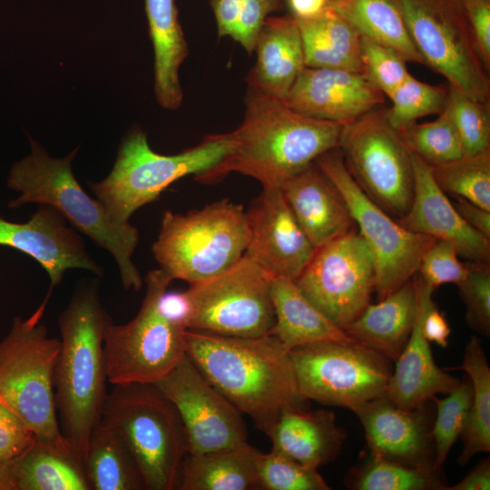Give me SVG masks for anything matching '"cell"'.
I'll list each match as a JSON object with an SVG mask.
<instances>
[{
  "label": "cell",
  "mask_w": 490,
  "mask_h": 490,
  "mask_svg": "<svg viewBox=\"0 0 490 490\" xmlns=\"http://www.w3.org/2000/svg\"><path fill=\"white\" fill-rule=\"evenodd\" d=\"M155 385L180 415L189 454L248 442L242 413L208 381L187 354Z\"/></svg>",
  "instance_id": "cell-16"
},
{
  "label": "cell",
  "mask_w": 490,
  "mask_h": 490,
  "mask_svg": "<svg viewBox=\"0 0 490 490\" xmlns=\"http://www.w3.org/2000/svg\"><path fill=\"white\" fill-rule=\"evenodd\" d=\"M455 368L466 374L472 387L468 417L461 436L463 447L457 458V463L463 466L475 455L490 451V368L476 336L470 338L463 361Z\"/></svg>",
  "instance_id": "cell-33"
},
{
  "label": "cell",
  "mask_w": 490,
  "mask_h": 490,
  "mask_svg": "<svg viewBox=\"0 0 490 490\" xmlns=\"http://www.w3.org/2000/svg\"><path fill=\"white\" fill-rule=\"evenodd\" d=\"M346 203L375 263V292L383 299L416 275L421 259L435 241L402 227L371 201L347 169L338 147L315 160Z\"/></svg>",
  "instance_id": "cell-13"
},
{
  "label": "cell",
  "mask_w": 490,
  "mask_h": 490,
  "mask_svg": "<svg viewBox=\"0 0 490 490\" xmlns=\"http://www.w3.org/2000/svg\"><path fill=\"white\" fill-rule=\"evenodd\" d=\"M34 431L15 414L0 404V460L13 463L36 443Z\"/></svg>",
  "instance_id": "cell-46"
},
{
  "label": "cell",
  "mask_w": 490,
  "mask_h": 490,
  "mask_svg": "<svg viewBox=\"0 0 490 490\" xmlns=\"http://www.w3.org/2000/svg\"><path fill=\"white\" fill-rule=\"evenodd\" d=\"M186 354L208 381L265 434L288 407H308L289 350L274 336L187 329Z\"/></svg>",
  "instance_id": "cell-1"
},
{
  "label": "cell",
  "mask_w": 490,
  "mask_h": 490,
  "mask_svg": "<svg viewBox=\"0 0 490 490\" xmlns=\"http://www.w3.org/2000/svg\"><path fill=\"white\" fill-rule=\"evenodd\" d=\"M424 64L474 100L489 103L490 79L462 0H396Z\"/></svg>",
  "instance_id": "cell-10"
},
{
  "label": "cell",
  "mask_w": 490,
  "mask_h": 490,
  "mask_svg": "<svg viewBox=\"0 0 490 490\" xmlns=\"http://www.w3.org/2000/svg\"><path fill=\"white\" fill-rule=\"evenodd\" d=\"M416 309L414 276L377 303H369L345 331L355 341L395 362L411 335Z\"/></svg>",
  "instance_id": "cell-26"
},
{
  "label": "cell",
  "mask_w": 490,
  "mask_h": 490,
  "mask_svg": "<svg viewBox=\"0 0 490 490\" xmlns=\"http://www.w3.org/2000/svg\"><path fill=\"white\" fill-rule=\"evenodd\" d=\"M109 320L96 279L78 285L58 320L61 338L54 372L55 407L61 431L83 466L108 394L103 343Z\"/></svg>",
  "instance_id": "cell-3"
},
{
  "label": "cell",
  "mask_w": 490,
  "mask_h": 490,
  "mask_svg": "<svg viewBox=\"0 0 490 490\" xmlns=\"http://www.w3.org/2000/svg\"><path fill=\"white\" fill-rule=\"evenodd\" d=\"M248 88L284 100L306 67L299 28L292 15H270L256 38Z\"/></svg>",
  "instance_id": "cell-24"
},
{
  "label": "cell",
  "mask_w": 490,
  "mask_h": 490,
  "mask_svg": "<svg viewBox=\"0 0 490 490\" xmlns=\"http://www.w3.org/2000/svg\"><path fill=\"white\" fill-rule=\"evenodd\" d=\"M362 72L389 97L410 75L407 62L394 50L361 36Z\"/></svg>",
  "instance_id": "cell-43"
},
{
  "label": "cell",
  "mask_w": 490,
  "mask_h": 490,
  "mask_svg": "<svg viewBox=\"0 0 490 490\" xmlns=\"http://www.w3.org/2000/svg\"><path fill=\"white\" fill-rule=\"evenodd\" d=\"M273 277L245 253L221 272L190 284L187 329L233 337L269 334L275 322Z\"/></svg>",
  "instance_id": "cell-12"
},
{
  "label": "cell",
  "mask_w": 490,
  "mask_h": 490,
  "mask_svg": "<svg viewBox=\"0 0 490 490\" xmlns=\"http://www.w3.org/2000/svg\"><path fill=\"white\" fill-rule=\"evenodd\" d=\"M328 6L360 34L397 53L407 63L423 64L396 0H330Z\"/></svg>",
  "instance_id": "cell-31"
},
{
  "label": "cell",
  "mask_w": 490,
  "mask_h": 490,
  "mask_svg": "<svg viewBox=\"0 0 490 490\" xmlns=\"http://www.w3.org/2000/svg\"><path fill=\"white\" fill-rule=\"evenodd\" d=\"M158 309L169 321L187 329L191 304L185 290H164L159 297Z\"/></svg>",
  "instance_id": "cell-48"
},
{
  "label": "cell",
  "mask_w": 490,
  "mask_h": 490,
  "mask_svg": "<svg viewBox=\"0 0 490 490\" xmlns=\"http://www.w3.org/2000/svg\"><path fill=\"white\" fill-rule=\"evenodd\" d=\"M266 435L272 449L317 469L337 458L347 438L334 412L296 407L284 409Z\"/></svg>",
  "instance_id": "cell-25"
},
{
  "label": "cell",
  "mask_w": 490,
  "mask_h": 490,
  "mask_svg": "<svg viewBox=\"0 0 490 490\" xmlns=\"http://www.w3.org/2000/svg\"><path fill=\"white\" fill-rule=\"evenodd\" d=\"M260 490H330L318 469L271 450L258 460Z\"/></svg>",
  "instance_id": "cell-41"
},
{
  "label": "cell",
  "mask_w": 490,
  "mask_h": 490,
  "mask_svg": "<svg viewBox=\"0 0 490 490\" xmlns=\"http://www.w3.org/2000/svg\"><path fill=\"white\" fill-rule=\"evenodd\" d=\"M295 19L301 35L306 67L362 72L361 36L336 11L327 5L315 16Z\"/></svg>",
  "instance_id": "cell-30"
},
{
  "label": "cell",
  "mask_w": 490,
  "mask_h": 490,
  "mask_svg": "<svg viewBox=\"0 0 490 490\" xmlns=\"http://www.w3.org/2000/svg\"><path fill=\"white\" fill-rule=\"evenodd\" d=\"M271 298L275 322L269 334L289 350L322 342L355 341L303 294L295 280L274 276Z\"/></svg>",
  "instance_id": "cell-27"
},
{
  "label": "cell",
  "mask_w": 490,
  "mask_h": 490,
  "mask_svg": "<svg viewBox=\"0 0 490 490\" xmlns=\"http://www.w3.org/2000/svg\"><path fill=\"white\" fill-rule=\"evenodd\" d=\"M414 193L409 210L396 220L409 231L450 242L466 261L490 263V239L469 226L438 187L432 166L412 153Z\"/></svg>",
  "instance_id": "cell-21"
},
{
  "label": "cell",
  "mask_w": 490,
  "mask_h": 490,
  "mask_svg": "<svg viewBox=\"0 0 490 490\" xmlns=\"http://www.w3.org/2000/svg\"><path fill=\"white\" fill-rule=\"evenodd\" d=\"M289 352L307 400L351 411L385 395L393 372L389 358L357 341L316 343Z\"/></svg>",
  "instance_id": "cell-14"
},
{
  "label": "cell",
  "mask_w": 490,
  "mask_h": 490,
  "mask_svg": "<svg viewBox=\"0 0 490 490\" xmlns=\"http://www.w3.org/2000/svg\"><path fill=\"white\" fill-rule=\"evenodd\" d=\"M261 452L248 442L238 446L187 454L180 475L181 490H260Z\"/></svg>",
  "instance_id": "cell-29"
},
{
  "label": "cell",
  "mask_w": 490,
  "mask_h": 490,
  "mask_svg": "<svg viewBox=\"0 0 490 490\" xmlns=\"http://www.w3.org/2000/svg\"><path fill=\"white\" fill-rule=\"evenodd\" d=\"M29 141L31 152L12 166L7 178L8 187L20 193L8 207L18 209L27 203L53 207L72 228L113 257L124 289L139 291L142 279L132 261L138 230L129 222H115L104 205L83 191L72 170L77 149L63 158H53L36 141L31 137Z\"/></svg>",
  "instance_id": "cell-4"
},
{
  "label": "cell",
  "mask_w": 490,
  "mask_h": 490,
  "mask_svg": "<svg viewBox=\"0 0 490 490\" xmlns=\"http://www.w3.org/2000/svg\"><path fill=\"white\" fill-rule=\"evenodd\" d=\"M490 458H485L475 465L458 483L447 486L446 490H489Z\"/></svg>",
  "instance_id": "cell-51"
},
{
  "label": "cell",
  "mask_w": 490,
  "mask_h": 490,
  "mask_svg": "<svg viewBox=\"0 0 490 490\" xmlns=\"http://www.w3.org/2000/svg\"><path fill=\"white\" fill-rule=\"evenodd\" d=\"M410 152L431 166L446 163L464 155L456 126L445 110L432 122H417L398 131Z\"/></svg>",
  "instance_id": "cell-38"
},
{
  "label": "cell",
  "mask_w": 490,
  "mask_h": 490,
  "mask_svg": "<svg viewBox=\"0 0 490 490\" xmlns=\"http://www.w3.org/2000/svg\"><path fill=\"white\" fill-rule=\"evenodd\" d=\"M375 281L374 259L358 230L317 249L295 280L303 294L344 330L370 303Z\"/></svg>",
  "instance_id": "cell-15"
},
{
  "label": "cell",
  "mask_w": 490,
  "mask_h": 490,
  "mask_svg": "<svg viewBox=\"0 0 490 490\" xmlns=\"http://www.w3.org/2000/svg\"><path fill=\"white\" fill-rule=\"evenodd\" d=\"M246 254L274 276L296 280L316 252L279 188H262L246 211Z\"/></svg>",
  "instance_id": "cell-17"
},
{
  "label": "cell",
  "mask_w": 490,
  "mask_h": 490,
  "mask_svg": "<svg viewBox=\"0 0 490 490\" xmlns=\"http://www.w3.org/2000/svg\"><path fill=\"white\" fill-rule=\"evenodd\" d=\"M352 411L363 426L371 455L434 468L433 418L427 404L407 409L383 395Z\"/></svg>",
  "instance_id": "cell-20"
},
{
  "label": "cell",
  "mask_w": 490,
  "mask_h": 490,
  "mask_svg": "<svg viewBox=\"0 0 490 490\" xmlns=\"http://www.w3.org/2000/svg\"><path fill=\"white\" fill-rule=\"evenodd\" d=\"M466 279L457 286L466 307V320L477 333L490 335V263L466 261Z\"/></svg>",
  "instance_id": "cell-44"
},
{
  "label": "cell",
  "mask_w": 490,
  "mask_h": 490,
  "mask_svg": "<svg viewBox=\"0 0 490 490\" xmlns=\"http://www.w3.org/2000/svg\"><path fill=\"white\" fill-rule=\"evenodd\" d=\"M443 398L435 397L436 416L432 425L434 468L443 466L456 441L462 436L468 417L472 387L467 376Z\"/></svg>",
  "instance_id": "cell-40"
},
{
  "label": "cell",
  "mask_w": 490,
  "mask_h": 490,
  "mask_svg": "<svg viewBox=\"0 0 490 490\" xmlns=\"http://www.w3.org/2000/svg\"><path fill=\"white\" fill-rule=\"evenodd\" d=\"M453 204L469 226L490 239V211L460 197Z\"/></svg>",
  "instance_id": "cell-49"
},
{
  "label": "cell",
  "mask_w": 490,
  "mask_h": 490,
  "mask_svg": "<svg viewBox=\"0 0 490 490\" xmlns=\"http://www.w3.org/2000/svg\"><path fill=\"white\" fill-rule=\"evenodd\" d=\"M172 281L162 269L148 271L136 316L125 324L112 319L106 324L103 344L110 384H156L186 355L187 329L169 321L158 309L159 297Z\"/></svg>",
  "instance_id": "cell-9"
},
{
  "label": "cell",
  "mask_w": 490,
  "mask_h": 490,
  "mask_svg": "<svg viewBox=\"0 0 490 490\" xmlns=\"http://www.w3.org/2000/svg\"><path fill=\"white\" fill-rule=\"evenodd\" d=\"M154 50V92L161 106L178 109L183 94L180 68L189 54L174 0H144Z\"/></svg>",
  "instance_id": "cell-28"
},
{
  "label": "cell",
  "mask_w": 490,
  "mask_h": 490,
  "mask_svg": "<svg viewBox=\"0 0 490 490\" xmlns=\"http://www.w3.org/2000/svg\"><path fill=\"white\" fill-rule=\"evenodd\" d=\"M0 245L14 248L36 260L58 285L66 270L81 269L98 276L103 268L89 254L81 235L51 206L39 204L26 222H13L0 214Z\"/></svg>",
  "instance_id": "cell-18"
},
{
  "label": "cell",
  "mask_w": 490,
  "mask_h": 490,
  "mask_svg": "<svg viewBox=\"0 0 490 490\" xmlns=\"http://www.w3.org/2000/svg\"><path fill=\"white\" fill-rule=\"evenodd\" d=\"M432 174L446 194L490 211V149L432 166Z\"/></svg>",
  "instance_id": "cell-36"
},
{
  "label": "cell",
  "mask_w": 490,
  "mask_h": 490,
  "mask_svg": "<svg viewBox=\"0 0 490 490\" xmlns=\"http://www.w3.org/2000/svg\"><path fill=\"white\" fill-rule=\"evenodd\" d=\"M249 237L246 211L223 199L185 214L165 211L152 251L172 280L191 284L239 260Z\"/></svg>",
  "instance_id": "cell-8"
},
{
  "label": "cell",
  "mask_w": 490,
  "mask_h": 490,
  "mask_svg": "<svg viewBox=\"0 0 490 490\" xmlns=\"http://www.w3.org/2000/svg\"><path fill=\"white\" fill-rule=\"evenodd\" d=\"M458 257L450 242L435 240L424 253L416 274L434 289L447 283L458 286L468 271L466 261H461Z\"/></svg>",
  "instance_id": "cell-45"
},
{
  "label": "cell",
  "mask_w": 490,
  "mask_h": 490,
  "mask_svg": "<svg viewBox=\"0 0 490 490\" xmlns=\"http://www.w3.org/2000/svg\"><path fill=\"white\" fill-rule=\"evenodd\" d=\"M0 490H16L12 463L0 460Z\"/></svg>",
  "instance_id": "cell-53"
},
{
  "label": "cell",
  "mask_w": 490,
  "mask_h": 490,
  "mask_svg": "<svg viewBox=\"0 0 490 490\" xmlns=\"http://www.w3.org/2000/svg\"><path fill=\"white\" fill-rule=\"evenodd\" d=\"M448 85H432L409 75L388 97L387 118L393 128L400 131L419 118L438 115L447 103Z\"/></svg>",
  "instance_id": "cell-39"
},
{
  "label": "cell",
  "mask_w": 490,
  "mask_h": 490,
  "mask_svg": "<svg viewBox=\"0 0 490 490\" xmlns=\"http://www.w3.org/2000/svg\"><path fill=\"white\" fill-rule=\"evenodd\" d=\"M481 59L490 71V0H462Z\"/></svg>",
  "instance_id": "cell-47"
},
{
  "label": "cell",
  "mask_w": 490,
  "mask_h": 490,
  "mask_svg": "<svg viewBox=\"0 0 490 490\" xmlns=\"http://www.w3.org/2000/svg\"><path fill=\"white\" fill-rule=\"evenodd\" d=\"M285 103L306 116L344 125L383 106L386 96L362 72L305 67Z\"/></svg>",
  "instance_id": "cell-19"
},
{
  "label": "cell",
  "mask_w": 490,
  "mask_h": 490,
  "mask_svg": "<svg viewBox=\"0 0 490 490\" xmlns=\"http://www.w3.org/2000/svg\"><path fill=\"white\" fill-rule=\"evenodd\" d=\"M447 110L458 132L464 154L490 149V106L448 84Z\"/></svg>",
  "instance_id": "cell-42"
},
{
  "label": "cell",
  "mask_w": 490,
  "mask_h": 490,
  "mask_svg": "<svg viewBox=\"0 0 490 490\" xmlns=\"http://www.w3.org/2000/svg\"><path fill=\"white\" fill-rule=\"evenodd\" d=\"M353 490H446L443 470L411 466L371 455L351 469L346 478Z\"/></svg>",
  "instance_id": "cell-35"
},
{
  "label": "cell",
  "mask_w": 490,
  "mask_h": 490,
  "mask_svg": "<svg viewBox=\"0 0 490 490\" xmlns=\"http://www.w3.org/2000/svg\"><path fill=\"white\" fill-rule=\"evenodd\" d=\"M232 149L229 132L207 135L196 146L177 154H160L150 147L146 133L135 127L123 138L111 172L90 187L111 218L125 224L138 209L156 201L172 182L210 171Z\"/></svg>",
  "instance_id": "cell-6"
},
{
  "label": "cell",
  "mask_w": 490,
  "mask_h": 490,
  "mask_svg": "<svg viewBox=\"0 0 490 490\" xmlns=\"http://www.w3.org/2000/svg\"><path fill=\"white\" fill-rule=\"evenodd\" d=\"M330 1V0H329Z\"/></svg>",
  "instance_id": "cell-54"
},
{
  "label": "cell",
  "mask_w": 490,
  "mask_h": 490,
  "mask_svg": "<svg viewBox=\"0 0 490 490\" xmlns=\"http://www.w3.org/2000/svg\"><path fill=\"white\" fill-rule=\"evenodd\" d=\"M51 293L29 318L15 317L0 340V404L34 431L37 442L76 459L61 431L54 401L60 338L49 337L41 323Z\"/></svg>",
  "instance_id": "cell-5"
},
{
  "label": "cell",
  "mask_w": 490,
  "mask_h": 490,
  "mask_svg": "<svg viewBox=\"0 0 490 490\" xmlns=\"http://www.w3.org/2000/svg\"><path fill=\"white\" fill-rule=\"evenodd\" d=\"M241 123L230 133L233 149L195 177L213 183L231 172L254 178L262 188L281 183L324 152L338 148L343 124L306 116L280 100L248 88Z\"/></svg>",
  "instance_id": "cell-2"
},
{
  "label": "cell",
  "mask_w": 490,
  "mask_h": 490,
  "mask_svg": "<svg viewBox=\"0 0 490 490\" xmlns=\"http://www.w3.org/2000/svg\"><path fill=\"white\" fill-rule=\"evenodd\" d=\"M83 469L91 490L144 489L138 466L123 437L102 420L90 436Z\"/></svg>",
  "instance_id": "cell-32"
},
{
  "label": "cell",
  "mask_w": 490,
  "mask_h": 490,
  "mask_svg": "<svg viewBox=\"0 0 490 490\" xmlns=\"http://www.w3.org/2000/svg\"><path fill=\"white\" fill-rule=\"evenodd\" d=\"M424 337L428 342H434L446 348L451 328L441 311L434 304L426 312L422 325Z\"/></svg>",
  "instance_id": "cell-50"
},
{
  "label": "cell",
  "mask_w": 490,
  "mask_h": 490,
  "mask_svg": "<svg viewBox=\"0 0 490 490\" xmlns=\"http://www.w3.org/2000/svg\"><path fill=\"white\" fill-rule=\"evenodd\" d=\"M279 189L316 249L357 230L341 195L315 162L285 180Z\"/></svg>",
  "instance_id": "cell-23"
},
{
  "label": "cell",
  "mask_w": 490,
  "mask_h": 490,
  "mask_svg": "<svg viewBox=\"0 0 490 490\" xmlns=\"http://www.w3.org/2000/svg\"><path fill=\"white\" fill-rule=\"evenodd\" d=\"M290 15L295 18L304 19L315 16L321 13L328 5L329 0H285Z\"/></svg>",
  "instance_id": "cell-52"
},
{
  "label": "cell",
  "mask_w": 490,
  "mask_h": 490,
  "mask_svg": "<svg viewBox=\"0 0 490 490\" xmlns=\"http://www.w3.org/2000/svg\"><path fill=\"white\" fill-rule=\"evenodd\" d=\"M219 37H230L247 53L254 52L265 20L283 9L285 0H210Z\"/></svg>",
  "instance_id": "cell-37"
},
{
  "label": "cell",
  "mask_w": 490,
  "mask_h": 490,
  "mask_svg": "<svg viewBox=\"0 0 490 490\" xmlns=\"http://www.w3.org/2000/svg\"><path fill=\"white\" fill-rule=\"evenodd\" d=\"M102 421L121 434L146 490L178 489L189 453L185 430L174 405L155 384L114 385Z\"/></svg>",
  "instance_id": "cell-7"
},
{
  "label": "cell",
  "mask_w": 490,
  "mask_h": 490,
  "mask_svg": "<svg viewBox=\"0 0 490 490\" xmlns=\"http://www.w3.org/2000/svg\"><path fill=\"white\" fill-rule=\"evenodd\" d=\"M417 309L411 335L397 358L385 396L394 404L412 409L428 404L439 394H448L460 380L435 362L430 342L424 337L422 325L427 310L435 304L433 288L415 275Z\"/></svg>",
  "instance_id": "cell-22"
},
{
  "label": "cell",
  "mask_w": 490,
  "mask_h": 490,
  "mask_svg": "<svg viewBox=\"0 0 490 490\" xmlns=\"http://www.w3.org/2000/svg\"><path fill=\"white\" fill-rule=\"evenodd\" d=\"M338 149L365 194L394 219L409 210L414 193L412 152L380 106L344 124Z\"/></svg>",
  "instance_id": "cell-11"
},
{
  "label": "cell",
  "mask_w": 490,
  "mask_h": 490,
  "mask_svg": "<svg viewBox=\"0 0 490 490\" xmlns=\"http://www.w3.org/2000/svg\"><path fill=\"white\" fill-rule=\"evenodd\" d=\"M12 467L16 490H91L80 462L37 441Z\"/></svg>",
  "instance_id": "cell-34"
}]
</instances>
